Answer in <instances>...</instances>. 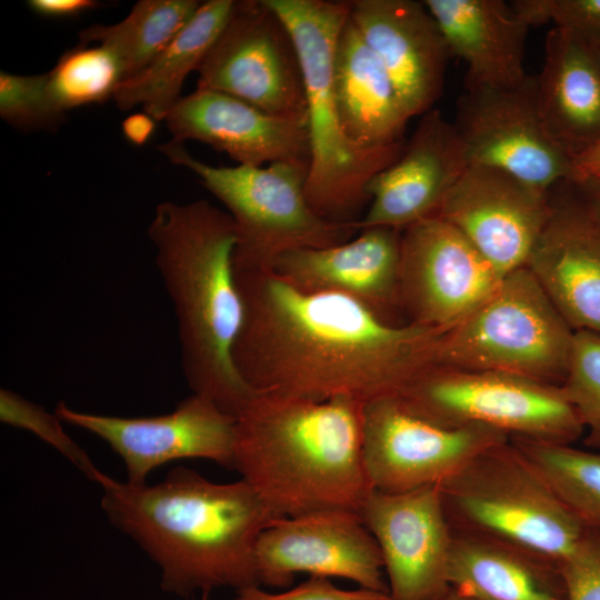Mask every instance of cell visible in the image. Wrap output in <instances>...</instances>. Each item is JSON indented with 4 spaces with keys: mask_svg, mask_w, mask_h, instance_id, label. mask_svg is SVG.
Returning a JSON list of instances; mask_svg holds the SVG:
<instances>
[{
    "mask_svg": "<svg viewBox=\"0 0 600 600\" xmlns=\"http://www.w3.org/2000/svg\"><path fill=\"white\" fill-rule=\"evenodd\" d=\"M234 276L243 320L233 361L256 391L364 404L434 366L441 330L392 324L351 297L299 290L270 269L234 267Z\"/></svg>",
    "mask_w": 600,
    "mask_h": 600,
    "instance_id": "1",
    "label": "cell"
},
{
    "mask_svg": "<svg viewBox=\"0 0 600 600\" xmlns=\"http://www.w3.org/2000/svg\"><path fill=\"white\" fill-rule=\"evenodd\" d=\"M101 507L159 567L160 586L181 598L216 588L260 584L256 546L278 517L243 480L213 482L179 467L156 484L100 471Z\"/></svg>",
    "mask_w": 600,
    "mask_h": 600,
    "instance_id": "2",
    "label": "cell"
},
{
    "mask_svg": "<svg viewBox=\"0 0 600 600\" xmlns=\"http://www.w3.org/2000/svg\"><path fill=\"white\" fill-rule=\"evenodd\" d=\"M363 403L260 392L236 417L233 470L278 516L359 512L372 487L362 456Z\"/></svg>",
    "mask_w": 600,
    "mask_h": 600,
    "instance_id": "3",
    "label": "cell"
},
{
    "mask_svg": "<svg viewBox=\"0 0 600 600\" xmlns=\"http://www.w3.org/2000/svg\"><path fill=\"white\" fill-rule=\"evenodd\" d=\"M148 236L173 306L186 381L192 393L237 417L256 390L233 361L243 320L233 266L234 222L208 200L163 201Z\"/></svg>",
    "mask_w": 600,
    "mask_h": 600,
    "instance_id": "4",
    "label": "cell"
},
{
    "mask_svg": "<svg viewBox=\"0 0 600 600\" xmlns=\"http://www.w3.org/2000/svg\"><path fill=\"white\" fill-rule=\"evenodd\" d=\"M264 1L286 23L301 61L310 136L308 202L327 220L356 222L353 216L370 202L369 182L401 156L406 143L368 152L356 148L342 131L332 72L338 37L350 16V1Z\"/></svg>",
    "mask_w": 600,
    "mask_h": 600,
    "instance_id": "5",
    "label": "cell"
},
{
    "mask_svg": "<svg viewBox=\"0 0 600 600\" xmlns=\"http://www.w3.org/2000/svg\"><path fill=\"white\" fill-rule=\"evenodd\" d=\"M439 488L452 531L508 542L558 566L588 530L512 440L483 451Z\"/></svg>",
    "mask_w": 600,
    "mask_h": 600,
    "instance_id": "6",
    "label": "cell"
},
{
    "mask_svg": "<svg viewBox=\"0 0 600 600\" xmlns=\"http://www.w3.org/2000/svg\"><path fill=\"white\" fill-rule=\"evenodd\" d=\"M159 149L194 172L226 207L237 230L236 268L270 269L287 251L339 244L358 230L356 222L330 221L311 208L306 196L309 162L214 167L193 158L181 142L170 140Z\"/></svg>",
    "mask_w": 600,
    "mask_h": 600,
    "instance_id": "7",
    "label": "cell"
},
{
    "mask_svg": "<svg viewBox=\"0 0 600 600\" xmlns=\"http://www.w3.org/2000/svg\"><path fill=\"white\" fill-rule=\"evenodd\" d=\"M573 333L522 267L506 274L481 306L439 336L434 366L498 371L560 386Z\"/></svg>",
    "mask_w": 600,
    "mask_h": 600,
    "instance_id": "8",
    "label": "cell"
},
{
    "mask_svg": "<svg viewBox=\"0 0 600 600\" xmlns=\"http://www.w3.org/2000/svg\"><path fill=\"white\" fill-rule=\"evenodd\" d=\"M444 427L483 426L511 439L573 444L584 428L563 389L517 374L431 366L399 394Z\"/></svg>",
    "mask_w": 600,
    "mask_h": 600,
    "instance_id": "9",
    "label": "cell"
},
{
    "mask_svg": "<svg viewBox=\"0 0 600 600\" xmlns=\"http://www.w3.org/2000/svg\"><path fill=\"white\" fill-rule=\"evenodd\" d=\"M197 72L200 89L233 96L273 116L308 120L296 43L264 0L234 1Z\"/></svg>",
    "mask_w": 600,
    "mask_h": 600,
    "instance_id": "10",
    "label": "cell"
},
{
    "mask_svg": "<svg viewBox=\"0 0 600 600\" xmlns=\"http://www.w3.org/2000/svg\"><path fill=\"white\" fill-rule=\"evenodd\" d=\"M511 438L483 426L444 427L387 396L363 404L362 456L372 489L399 493L441 484Z\"/></svg>",
    "mask_w": 600,
    "mask_h": 600,
    "instance_id": "11",
    "label": "cell"
},
{
    "mask_svg": "<svg viewBox=\"0 0 600 600\" xmlns=\"http://www.w3.org/2000/svg\"><path fill=\"white\" fill-rule=\"evenodd\" d=\"M453 124L470 164L500 169L544 191L572 180V157L541 120L536 76L513 88H466Z\"/></svg>",
    "mask_w": 600,
    "mask_h": 600,
    "instance_id": "12",
    "label": "cell"
},
{
    "mask_svg": "<svg viewBox=\"0 0 600 600\" xmlns=\"http://www.w3.org/2000/svg\"><path fill=\"white\" fill-rule=\"evenodd\" d=\"M502 278L458 229L437 216L401 232L399 306L410 323L446 331L481 306Z\"/></svg>",
    "mask_w": 600,
    "mask_h": 600,
    "instance_id": "13",
    "label": "cell"
},
{
    "mask_svg": "<svg viewBox=\"0 0 600 600\" xmlns=\"http://www.w3.org/2000/svg\"><path fill=\"white\" fill-rule=\"evenodd\" d=\"M54 413L62 422L104 441L127 471V481L144 484L158 467L182 459H203L233 470L236 417L212 400L191 393L173 411L126 418L79 411L64 401Z\"/></svg>",
    "mask_w": 600,
    "mask_h": 600,
    "instance_id": "14",
    "label": "cell"
},
{
    "mask_svg": "<svg viewBox=\"0 0 600 600\" xmlns=\"http://www.w3.org/2000/svg\"><path fill=\"white\" fill-rule=\"evenodd\" d=\"M256 567L260 586L287 588L308 573L388 592L380 549L359 512L348 509L278 518L258 538Z\"/></svg>",
    "mask_w": 600,
    "mask_h": 600,
    "instance_id": "15",
    "label": "cell"
},
{
    "mask_svg": "<svg viewBox=\"0 0 600 600\" xmlns=\"http://www.w3.org/2000/svg\"><path fill=\"white\" fill-rule=\"evenodd\" d=\"M359 514L380 549L391 600H436L451 589L453 532L439 484L399 493L372 489Z\"/></svg>",
    "mask_w": 600,
    "mask_h": 600,
    "instance_id": "16",
    "label": "cell"
},
{
    "mask_svg": "<svg viewBox=\"0 0 600 600\" xmlns=\"http://www.w3.org/2000/svg\"><path fill=\"white\" fill-rule=\"evenodd\" d=\"M550 191L497 168L469 164L434 216L458 229L504 277L526 266L551 211Z\"/></svg>",
    "mask_w": 600,
    "mask_h": 600,
    "instance_id": "17",
    "label": "cell"
},
{
    "mask_svg": "<svg viewBox=\"0 0 600 600\" xmlns=\"http://www.w3.org/2000/svg\"><path fill=\"white\" fill-rule=\"evenodd\" d=\"M550 196L549 218L524 267L573 331L600 334V222L571 181Z\"/></svg>",
    "mask_w": 600,
    "mask_h": 600,
    "instance_id": "18",
    "label": "cell"
},
{
    "mask_svg": "<svg viewBox=\"0 0 600 600\" xmlns=\"http://www.w3.org/2000/svg\"><path fill=\"white\" fill-rule=\"evenodd\" d=\"M469 164L453 122L431 109L422 114L401 156L369 182L370 204L356 222L358 230H403L434 216Z\"/></svg>",
    "mask_w": 600,
    "mask_h": 600,
    "instance_id": "19",
    "label": "cell"
},
{
    "mask_svg": "<svg viewBox=\"0 0 600 600\" xmlns=\"http://www.w3.org/2000/svg\"><path fill=\"white\" fill-rule=\"evenodd\" d=\"M350 6V19L387 70L406 117L433 109L451 56L423 1L353 0Z\"/></svg>",
    "mask_w": 600,
    "mask_h": 600,
    "instance_id": "20",
    "label": "cell"
},
{
    "mask_svg": "<svg viewBox=\"0 0 600 600\" xmlns=\"http://www.w3.org/2000/svg\"><path fill=\"white\" fill-rule=\"evenodd\" d=\"M166 122L171 140L207 143L238 166L310 162L308 120L273 116L220 91L197 88L177 102Z\"/></svg>",
    "mask_w": 600,
    "mask_h": 600,
    "instance_id": "21",
    "label": "cell"
},
{
    "mask_svg": "<svg viewBox=\"0 0 600 600\" xmlns=\"http://www.w3.org/2000/svg\"><path fill=\"white\" fill-rule=\"evenodd\" d=\"M401 232L388 227L366 228L339 244L287 251L270 270L299 290L344 294L386 319L384 313L400 308Z\"/></svg>",
    "mask_w": 600,
    "mask_h": 600,
    "instance_id": "22",
    "label": "cell"
},
{
    "mask_svg": "<svg viewBox=\"0 0 600 600\" xmlns=\"http://www.w3.org/2000/svg\"><path fill=\"white\" fill-rule=\"evenodd\" d=\"M451 57L466 67L464 88H513L524 70L530 27L502 0H424Z\"/></svg>",
    "mask_w": 600,
    "mask_h": 600,
    "instance_id": "23",
    "label": "cell"
},
{
    "mask_svg": "<svg viewBox=\"0 0 600 600\" xmlns=\"http://www.w3.org/2000/svg\"><path fill=\"white\" fill-rule=\"evenodd\" d=\"M332 88L342 131L356 148L376 152L406 143L409 119L387 70L350 16L336 46Z\"/></svg>",
    "mask_w": 600,
    "mask_h": 600,
    "instance_id": "24",
    "label": "cell"
},
{
    "mask_svg": "<svg viewBox=\"0 0 600 600\" xmlns=\"http://www.w3.org/2000/svg\"><path fill=\"white\" fill-rule=\"evenodd\" d=\"M537 106L551 138L572 158L600 140V64L593 49L552 28Z\"/></svg>",
    "mask_w": 600,
    "mask_h": 600,
    "instance_id": "25",
    "label": "cell"
},
{
    "mask_svg": "<svg viewBox=\"0 0 600 600\" xmlns=\"http://www.w3.org/2000/svg\"><path fill=\"white\" fill-rule=\"evenodd\" d=\"M452 532L453 590L476 600H568L557 563L493 538Z\"/></svg>",
    "mask_w": 600,
    "mask_h": 600,
    "instance_id": "26",
    "label": "cell"
},
{
    "mask_svg": "<svg viewBox=\"0 0 600 600\" xmlns=\"http://www.w3.org/2000/svg\"><path fill=\"white\" fill-rule=\"evenodd\" d=\"M233 0L202 2L171 43L142 71L123 80L113 100L121 110L142 106L157 121L166 120L182 98L188 74L198 70L223 29Z\"/></svg>",
    "mask_w": 600,
    "mask_h": 600,
    "instance_id": "27",
    "label": "cell"
},
{
    "mask_svg": "<svg viewBox=\"0 0 600 600\" xmlns=\"http://www.w3.org/2000/svg\"><path fill=\"white\" fill-rule=\"evenodd\" d=\"M197 0H140L114 24H93L79 33L80 43L111 49L122 62L124 80L148 67L194 16Z\"/></svg>",
    "mask_w": 600,
    "mask_h": 600,
    "instance_id": "28",
    "label": "cell"
},
{
    "mask_svg": "<svg viewBox=\"0 0 600 600\" xmlns=\"http://www.w3.org/2000/svg\"><path fill=\"white\" fill-rule=\"evenodd\" d=\"M511 440L580 523L600 532V452L573 444Z\"/></svg>",
    "mask_w": 600,
    "mask_h": 600,
    "instance_id": "29",
    "label": "cell"
},
{
    "mask_svg": "<svg viewBox=\"0 0 600 600\" xmlns=\"http://www.w3.org/2000/svg\"><path fill=\"white\" fill-rule=\"evenodd\" d=\"M124 80L121 60L102 44L79 46L64 51L48 72V94L53 107L64 113L73 108L103 103Z\"/></svg>",
    "mask_w": 600,
    "mask_h": 600,
    "instance_id": "30",
    "label": "cell"
},
{
    "mask_svg": "<svg viewBox=\"0 0 600 600\" xmlns=\"http://www.w3.org/2000/svg\"><path fill=\"white\" fill-rule=\"evenodd\" d=\"M574 408L588 447L600 450V334L573 333L566 378L560 384Z\"/></svg>",
    "mask_w": 600,
    "mask_h": 600,
    "instance_id": "31",
    "label": "cell"
},
{
    "mask_svg": "<svg viewBox=\"0 0 600 600\" xmlns=\"http://www.w3.org/2000/svg\"><path fill=\"white\" fill-rule=\"evenodd\" d=\"M0 420L4 424L33 433L92 481L100 472L87 452L69 437L56 413L51 414L43 407L3 388L0 390Z\"/></svg>",
    "mask_w": 600,
    "mask_h": 600,
    "instance_id": "32",
    "label": "cell"
},
{
    "mask_svg": "<svg viewBox=\"0 0 600 600\" xmlns=\"http://www.w3.org/2000/svg\"><path fill=\"white\" fill-rule=\"evenodd\" d=\"M48 73L0 72V116L20 130L51 129L66 118L50 101Z\"/></svg>",
    "mask_w": 600,
    "mask_h": 600,
    "instance_id": "33",
    "label": "cell"
},
{
    "mask_svg": "<svg viewBox=\"0 0 600 600\" xmlns=\"http://www.w3.org/2000/svg\"><path fill=\"white\" fill-rule=\"evenodd\" d=\"M517 14L531 28L554 29L591 48H600V0H516Z\"/></svg>",
    "mask_w": 600,
    "mask_h": 600,
    "instance_id": "34",
    "label": "cell"
},
{
    "mask_svg": "<svg viewBox=\"0 0 600 600\" xmlns=\"http://www.w3.org/2000/svg\"><path fill=\"white\" fill-rule=\"evenodd\" d=\"M559 569L568 600H600V532L588 529Z\"/></svg>",
    "mask_w": 600,
    "mask_h": 600,
    "instance_id": "35",
    "label": "cell"
},
{
    "mask_svg": "<svg viewBox=\"0 0 600 600\" xmlns=\"http://www.w3.org/2000/svg\"><path fill=\"white\" fill-rule=\"evenodd\" d=\"M233 600H391L388 592L367 589L344 590L336 587L330 579L310 577L302 583L279 593L252 584L239 590Z\"/></svg>",
    "mask_w": 600,
    "mask_h": 600,
    "instance_id": "36",
    "label": "cell"
},
{
    "mask_svg": "<svg viewBox=\"0 0 600 600\" xmlns=\"http://www.w3.org/2000/svg\"><path fill=\"white\" fill-rule=\"evenodd\" d=\"M28 7L46 18H73L101 6L96 0H29Z\"/></svg>",
    "mask_w": 600,
    "mask_h": 600,
    "instance_id": "37",
    "label": "cell"
},
{
    "mask_svg": "<svg viewBox=\"0 0 600 600\" xmlns=\"http://www.w3.org/2000/svg\"><path fill=\"white\" fill-rule=\"evenodd\" d=\"M157 120L146 112L128 116L121 123L124 138L133 146L146 144L153 136Z\"/></svg>",
    "mask_w": 600,
    "mask_h": 600,
    "instance_id": "38",
    "label": "cell"
},
{
    "mask_svg": "<svg viewBox=\"0 0 600 600\" xmlns=\"http://www.w3.org/2000/svg\"><path fill=\"white\" fill-rule=\"evenodd\" d=\"M573 177L571 181L600 180V140L572 158Z\"/></svg>",
    "mask_w": 600,
    "mask_h": 600,
    "instance_id": "39",
    "label": "cell"
},
{
    "mask_svg": "<svg viewBox=\"0 0 600 600\" xmlns=\"http://www.w3.org/2000/svg\"><path fill=\"white\" fill-rule=\"evenodd\" d=\"M571 182L587 207L600 222V180L584 179Z\"/></svg>",
    "mask_w": 600,
    "mask_h": 600,
    "instance_id": "40",
    "label": "cell"
},
{
    "mask_svg": "<svg viewBox=\"0 0 600 600\" xmlns=\"http://www.w3.org/2000/svg\"><path fill=\"white\" fill-rule=\"evenodd\" d=\"M436 600H476V599L468 597L466 594H462L451 588L446 594H443L442 597Z\"/></svg>",
    "mask_w": 600,
    "mask_h": 600,
    "instance_id": "41",
    "label": "cell"
},
{
    "mask_svg": "<svg viewBox=\"0 0 600 600\" xmlns=\"http://www.w3.org/2000/svg\"><path fill=\"white\" fill-rule=\"evenodd\" d=\"M200 600H209V592H201Z\"/></svg>",
    "mask_w": 600,
    "mask_h": 600,
    "instance_id": "42",
    "label": "cell"
},
{
    "mask_svg": "<svg viewBox=\"0 0 600 600\" xmlns=\"http://www.w3.org/2000/svg\"><path fill=\"white\" fill-rule=\"evenodd\" d=\"M593 50L596 52L597 59H598L599 64H600V48H597V49H593Z\"/></svg>",
    "mask_w": 600,
    "mask_h": 600,
    "instance_id": "43",
    "label": "cell"
}]
</instances>
